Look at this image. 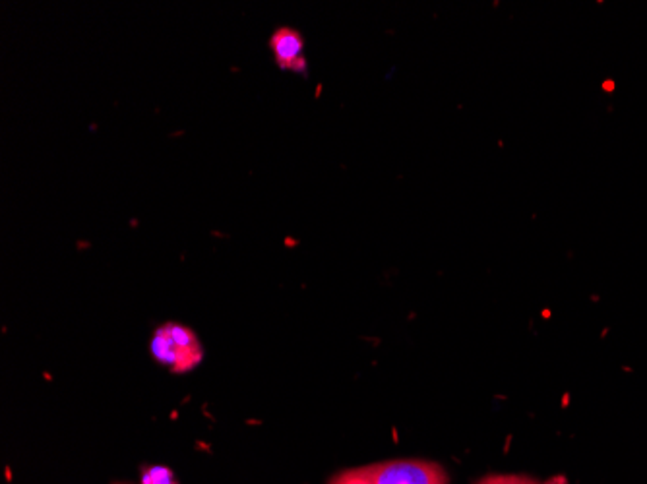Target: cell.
<instances>
[{
    "mask_svg": "<svg viewBox=\"0 0 647 484\" xmlns=\"http://www.w3.org/2000/svg\"><path fill=\"white\" fill-rule=\"evenodd\" d=\"M6 481H12V473H10V469H6Z\"/></svg>",
    "mask_w": 647,
    "mask_h": 484,
    "instance_id": "obj_7",
    "label": "cell"
},
{
    "mask_svg": "<svg viewBox=\"0 0 647 484\" xmlns=\"http://www.w3.org/2000/svg\"><path fill=\"white\" fill-rule=\"evenodd\" d=\"M144 484H177L171 478L169 469H151L150 473L144 476Z\"/></svg>",
    "mask_w": 647,
    "mask_h": 484,
    "instance_id": "obj_6",
    "label": "cell"
},
{
    "mask_svg": "<svg viewBox=\"0 0 647 484\" xmlns=\"http://www.w3.org/2000/svg\"><path fill=\"white\" fill-rule=\"evenodd\" d=\"M475 484H543L526 475H487Z\"/></svg>",
    "mask_w": 647,
    "mask_h": 484,
    "instance_id": "obj_5",
    "label": "cell"
},
{
    "mask_svg": "<svg viewBox=\"0 0 647 484\" xmlns=\"http://www.w3.org/2000/svg\"><path fill=\"white\" fill-rule=\"evenodd\" d=\"M329 484H372L370 478L366 476L365 467H356V469H347L343 473H338L334 476Z\"/></svg>",
    "mask_w": 647,
    "mask_h": 484,
    "instance_id": "obj_4",
    "label": "cell"
},
{
    "mask_svg": "<svg viewBox=\"0 0 647 484\" xmlns=\"http://www.w3.org/2000/svg\"><path fill=\"white\" fill-rule=\"evenodd\" d=\"M372 484H448L446 469L426 459H392L365 467Z\"/></svg>",
    "mask_w": 647,
    "mask_h": 484,
    "instance_id": "obj_2",
    "label": "cell"
},
{
    "mask_svg": "<svg viewBox=\"0 0 647 484\" xmlns=\"http://www.w3.org/2000/svg\"><path fill=\"white\" fill-rule=\"evenodd\" d=\"M268 45H270L273 62L277 64L279 70L307 76L309 60L304 55V37L299 29L291 28V26L277 28L272 33Z\"/></svg>",
    "mask_w": 647,
    "mask_h": 484,
    "instance_id": "obj_3",
    "label": "cell"
},
{
    "mask_svg": "<svg viewBox=\"0 0 647 484\" xmlns=\"http://www.w3.org/2000/svg\"><path fill=\"white\" fill-rule=\"evenodd\" d=\"M150 352L157 364L175 374L194 370L204 359V347L196 333L177 322L163 323L153 332Z\"/></svg>",
    "mask_w": 647,
    "mask_h": 484,
    "instance_id": "obj_1",
    "label": "cell"
}]
</instances>
